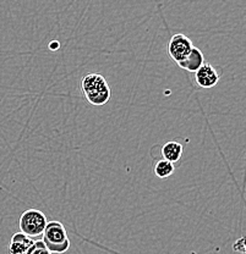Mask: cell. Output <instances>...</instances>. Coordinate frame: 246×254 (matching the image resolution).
Here are the masks:
<instances>
[{
	"mask_svg": "<svg viewBox=\"0 0 246 254\" xmlns=\"http://www.w3.org/2000/svg\"><path fill=\"white\" fill-rule=\"evenodd\" d=\"M219 78L221 75L217 72V68L206 62L195 72V81L201 88H213L219 82Z\"/></svg>",
	"mask_w": 246,
	"mask_h": 254,
	"instance_id": "5b68a950",
	"label": "cell"
},
{
	"mask_svg": "<svg viewBox=\"0 0 246 254\" xmlns=\"http://www.w3.org/2000/svg\"><path fill=\"white\" fill-rule=\"evenodd\" d=\"M205 64V57H203V53L196 47L192 48L191 53L187 55L186 59L184 62L178 64L181 68L189 71V72H196L198 68Z\"/></svg>",
	"mask_w": 246,
	"mask_h": 254,
	"instance_id": "52a82bcc",
	"label": "cell"
},
{
	"mask_svg": "<svg viewBox=\"0 0 246 254\" xmlns=\"http://www.w3.org/2000/svg\"><path fill=\"white\" fill-rule=\"evenodd\" d=\"M42 236V241L52 254L68 252L71 246L66 229L60 221L48 222Z\"/></svg>",
	"mask_w": 246,
	"mask_h": 254,
	"instance_id": "7a4b0ae2",
	"label": "cell"
},
{
	"mask_svg": "<svg viewBox=\"0 0 246 254\" xmlns=\"http://www.w3.org/2000/svg\"><path fill=\"white\" fill-rule=\"evenodd\" d=\"M34 241L22 232L12 235L9 242V254H28Z\"/></svg>",
	"mask_w": 246,
	"mask_h": 254,
	"instance_id": "8992f818",
	"label": "cell"
},
{
	"mask_svg": "<svg viewBox=\"0 0 246 254\" xmlns=\"http://www.w3.org/2000/svg\"><path fill=\"white\" fill-rule=\"evenodd\" d=\"M60 48V43L58 41H53L49 43V49L53 50V52H55V50H58Z\"/></svg>",
	"mask_w": 246,
	"mask_h": 254,
	"instance_id": "7c38bea8",
	"label": "cell"
},
{
	"mask_svg": "<svg viewBox=\"0 0 246 254\" xmlns=\"http://www.w3.org/2000/svg\"><path fill=\"white\" fill-rule=\"evenodd\" d=\"M182 152H184L182 145L179 142H175V141L166 142L162 147V155L164 160L169 161V163L171 164L180 160Z\"/></svg>",
	"mask_w": 246,
	"mask_h": 254,
	"instance_id": "ba28073f",
	"label": "cell"
},
{
	"mask_svg": "<svg viewBox=\"0 0 246 254\" xmlns=\"http://www.w3.org/2000/svg\"><path fill=\"white\" fill-rule=\"evenodd\" d=\"M194 44L191 39L187 38L185 34L176 33L169 39V43L166 46V50L171 59L176 64H180L187 58V55L191 53Z\"/></svg>",
	"mask_w": 246,
	"mask_h": 254,
	"instance_id": "277c9868",
	"label": "cell"
},
{
	"mask_svg": "<svg viewBox=\"0 0 246 254\" xmlns=\"http://www.w3.org/2000/svg\"><path fill=\"white\" fill-rule=\"evenodd\" d=\"M28 254H52L47 250L46 245L43 243V241L38 240V241H34L33 246L31 247L30 253Z\"/></svg>",
	"mask_w": 246,
	"mask_h": 254,
	"instance_id": "30bf717a",
	"label": "cell"
},
{
	"mask_svg": "<svg viewBox=\"0 0 246 254\" xmlns=\"http://www.w3.org/2000/svg\"><path fill=\"white\" fill-rule=\"evenodd\" d=\"M47 224H48L47 216L38 209H28L23 211L18 220L20 232L31 238L42 236Z\"/></svg>",
	"mask_w": 246,
	"mask_h": 254,
	"instance_id": "3957f363",
	"label": "cell"
},
{
	"mask_svg": "<svg viewBox=\"0 0 246 254\" xmlns=\"http://www.w3.org/2000/svg\"><path fill=\"white\" fill-rule=\"evenodd\" d=\"M81 89L87 102L94 107H102V105L107 104L112 97L109 84L99 73H88V75L83 76L81 82Z\"/></svg>",
	"mask_w": 246,
	"mask_h": 254,
	"instance_id": "6da1fadb",
	"label": "cell"
},
{
	"mask_svg": "<svg viewBox=\"0 0 246 254\" xmlns=\"http://www.w3.org/2000/svg\"><path fill=\"white\" fill-rule=\"evenodd\" d=\"M233 250L235 251V252H239L242 254H245V238L244 237H240L239 240L235 241V243L233 245Z\"/></svg>",
	"mask_w": 246,
	"mask_h": 254,
	"instance_id": "8fae6325",
	"label": "cell"
},
{
	"mask_svg": "<svg viewBox=\"0 0 246 254\" xmlns=\"http://www.w3.org/2000/svg\"><path fill=\"white\" fill-rule=\"evenodd\" d=\"M174 171H175L174 164L169 163V161L164 160V159L157 161L155 165V174L158 179H168L169 176L173 175Z\"/></svg>",
	"mask_w": 246,
	"mask_h": 254,
	"instance_id": "9c48e42d",
	"label": "cell"
}]
</instances>
